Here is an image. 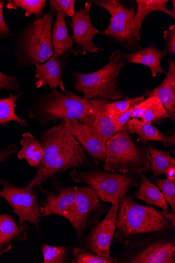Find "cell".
<instances>
[{"label":"cell","mask_w":175,"mask_h":263,"mask_svg":"<svg viewBox=\"0 0 175 263\" xmlns=\"http://www.w3.org/2000/svg\"><path fill=\"white\" fill-rule=\"evenodd\" d=\"M73 137L85 151L97 163H105L106 157V143L92 135L87 126L77 119L66 118L63 120Z\"/></svg>","instance_id":"14"},{"label":"cell","mask_w":175,"mask_h":263,"mask_svg":"<svg viewBox=\"0 0 175 263\" xmlns=\"http://www.w3.org/2000/svg\"><path fill=\"white\" fill-rule=\"evenodd\" d=\"M135 98H127L124 100L110 102L106 100L104 105V109L106 114L111 118L120 115L127 111L130 108L131 103L134 101Z\"/></svg>","instance_id":"33"},{"label":"cell","mask_w":175,"mask_h":263,"mask_svg":"<svg viewBox=\"0 0 175 263\" xmlns=\"http://www.w3.org/2000/svg\"><path fill=\"white\" fill-rule=\"evenodd\" d=\"M134 197L162 209L163 211L161 212V213L165 214L171 213L159 188L144 176H141L140 187L134 195Z\"/></svg>","instance_id":"25"},{"label":"cell","mask_w":175,"mask_h":263,"mask_svg":"<svg viewBox=\"0 0 175 263\" xmlns=\"http://www.w3.org/2000/svg\"><path fill=\"white\" fill-rule=\"evenodd\" d=\"M20 144L22 148L17 153L18 159H26L31 167L38 169L44 155L41 142L31 134L25 133L22 135Z\"/></svg>","instance_id":"24"},{"label":"cell","mask_w":175,"mask_h":263,"mask_svg":"<svg viewBox=\"0 0 175 263\" xmlns=\"http://www.w3.org/2000/svg\"><path fill=\"white\" fill-rule=\"evenodd\" d=\"M169 69L166 76L157 88L152 90L146 89L144 97L155 98L163 105L171 119L172 124L175 121V62L168 60Z\"/></svg>","instance_id":"17"},{"label":"cell","mask_w":175,"mask_h":263,"mask_svg":"<svg viewBox=\"0 0 175 263\" xmlns=\"http://www.w3.org/2000/svg\"><path fill=\"white\" fill-rule=\"evenodd\" d=\"M0 90L15 93H21L22 90L17 79L15 77L7 76L0 71Z\"/></svg>","instance_id":"36"},{"label":"cell","mask_w":175,"mask_h":263,"mask_svg":"<svg viewBox=\"0 0 175 263\" xmlns=\"http://www.w3.org/2000/svg\"><path fill=\"white\" fill-rule=\"evenodd\" d=\"M119 205H112L106 218L93 228L87 239L86 247L95 254L112 257L110 248L116 229Z\"/></svg>","instance_id":"11"},{"label":"cell","mask_w":175,"mask_h":263,"mask_svg":"<svg viewBox=\"0 0 175 263\" xmlns=\"http://www.w3.org/2000/svg\"><path fill=\"white\" fill-rule=\"evenodd\" d=\"M125 54L120 51L111 54L109 63L94 72L85 74L72 71L75 89L91 100L123 99L125 96L118 88V78L123 66L127 63Z\"/></svg>","instance_id":"4"},{"label":"cell","mask_w":175,"mask_h":263,"mask_svg":"<svg viewBox=\"0 0 175 263\" xmlns=\"http://www.w3.org/2000/svg\"><path fill=\"white\" fill-rule=\"evenodd\" d=\"M147 149L150 156V168L155 176L165 175L168 170L175 166V159L170 156L169 152L158 149L151 145Z\"/></svg>","instance_id":"27"},{"label":"cell","mask_w":175,"mask_h":263,"mask_svg":"<svg viewBox=\"0 0 175 263\" xmlns=\"http://www.w3.org/2000/svg\"><path fill=\"white\" fill-rule=\"evenodd\" d=\"M172 7H173V12L175 14V1L174 0H173V1H172Z\"/></svg>","instance_id":"42"},{"label":"cell","mask_w":175,"mask_h":263,"mask_svg":"<svg viewBox=\"0 0 175 263\" xmlns=\"http://www.w3.org/2000/svg\"><path fill=\"white\" fill-rule=\"evenodd\" d=\"M69 174L71 180L87 183L98 198L112 205L119 203L120 200L126 195L134 180L129 175L96 170L80 172L73 168Z\"/></svg>","instance_id":"7"},{"label":"cell","mask_w":175,"mask_h":263,"mask_svg":"<svg viewBox=\"0 0 175 263\" xmlns=\"http://www.w3.org/2000/svg\"><path fill=\"white\" fill-rule=\"evenodd\" d=\"M50 11L59 13L65 17H72L75 14L74 0H49Z\"/></svg>","instance_id":"32"},{"label":"cell","mask_w":175,"mask_h":263,"mask_svg":"<svg viewBox=\"0 0 175 263\" xmlns=\"http://www.w3.org/2000/svg\"><path fill=\"white\" fill-rule=\"evenodd\" d=\"M167 118H170V116L159 100L155 98L144 112L141 121L149 125L153 122L159 124Z\"/></svg>","instance_id":"29"},{"label":"cell","mask_w":175,"mask_h":263,"mask_svg":"<svg viewBox=\"0 0 175 263\" xmlns=\"http://www.w3.org/2000/svg\"><path fill=\"white\" fill-rule=\"evenodd\" d=\"M163 37L165 40L166 47L163 51L166 55L175 54V26L171 25L168 30L164 32Z\"/></svg>","instance_id":"37"},{"label":"cell","mask_w":175,"mask_h":263,"mask_svg":"<svg viewBox=\"0 0 175 263\" xmlns=\"http://www.w3.org/2000/svg\"><path fill=\"white\" fill-rule=\"evenodd\" d=\"M28 229L29 227L25 223L18 227L10 215L0 214V256L12 249L14 241H26L28 237L26 231Z\"/></svg>","instance_id":"19"},{"label":"cell","mask_w":175,"mask_h":263,"mask_svg":"<svg viewBox=\"0 0 175 263\" xmlns=\"http://www.w3.org/2000/svg\"><path fill=\"white\" fill-rule=\"evenodd\" d=\"M137 9L132 23L131 29L137 41L140 42V30L142 23L145 17L154 11H160L166 13L173 19L175 14L166 7L168 0H136Z\"/></svg>","instance_id":"20"},{"label":"cell","mask_w":175,"mask_h":263,"mask_svg":"<svg viewBox=\"0 0 175 263\" xmlns=\"http://www.w3.org/2000/svg\"><path fill=\"white\" fill-rule=\"evenodd\" d=\"M55 13L49 11L18 31L13 46L18 68L43 64L54 54L52 30Z\"/></svg>","instance_id":"2"},{"label":"cell","mask_w":175,"mask_h":263,"mask_svg":"<svg viewBox=\"0 0 175 263\" xmlns=\"http://www.w3.org/2000/svg\"><path fill=\"white\" fill-rule=\"evenodd\" d=\"M107 100H91L95 110L81 121L90 132L100 141L106 143L112 136L119 132L112 119L106 114L104 105Z\"/></svg>","instance_id":"15"},{"label":"cell","mask_w":175,"mask_h":263,"mask_svg":"<svg viewBox=\"0 0 175 263\" xmlns=\"http://www.w3.org/2000/svg\"><path fill=\"white\" fill-rule=\"evenodd\" d=\"M76 210L71 223L75 231L81 236L85 230L89 213L100 205L99 198L89 186L77 187Z\"/></svg>","instance_id":"16"},{"label":"cell","mask_w":175,"mask_h":263,"mask_svg":"<svg viewBox=\"0 0 175 263\" xmlns=\"http://www.w3.org/2000/svg\"><path fill=\"white\" fill-rule=\"evenodd\" d=\"M90 100L72 91L60 92L56 88L33 97L29 117L42 126L66 118L81 121L94 112Z\"/></svg>","instance_id":"3"},{"label":"cell","mask_w":175,"mask_h":263,"mask_svg":"<svg viewBox=\"0 0 175 263\" xmlns=\"http://www.w3.org/2000/svg\"><path fill=\"white\" fill-rule=\"evenodd\" d=\"M144 99L145 97L144 96L136 98L135 101L131 103L129 109L127 111L111 118L115 127L119 132L121 130L129 121L135 107L138 104L143 101L145 100Z\"/></svg>","instance_id":"35"},{"label":"cell","mask_w":175,"mask_h":263,"mask_svg":"<svg viewBox=\"0 0 175 263\" xmlns=\"http://www.w3.org/2000/svg\"><path fill=\"white\" fill-rule=\"evenodd\" d=\"M132 263H174V243L160 241L149 246L133 257Z\"/></svg>","instance_id":"18"},{"label":"cell","mask_w":175,"mask_h":263,"mask_svg":"<svg viewBox=\"0 0 175 263\" xmlns=\"http://www.w3.org/2000/svg\"><path fill=\"white\" fill-rule=\"evenodd\" d=\"M46 5V0H9L6 8L9 10L23 9L26 11V17L35 15L36 19H40L44 15Z\"/></svg>","instance_id":"28"},{"label":"cell","mask_w":175,"mask_h":263,"mask_svg":"<svg viewBox=\"0 0 175 263\" xmlns=\"http://www.w3.org/2000/svg\"><path fill=\"white\" fill-rule=\"evenodd\" d=\"M104 170L126 174H142L150 169V156L145 149L133 141L128 130L123 128L106 142Z\"/></svg>","instance_id":"6"},{"label":"cell","mask_w":175,"mask_h":263,"mask_svg":"<svg viewBox=\"0 0 175 263\" xmlns=\"http://www.w3.org/2000/svg\"><path fill=\"white\" fill-rule=\"evenodd\" d=\"M91 2L107 10L111 16L110 25L100 34L129 50L137 52L141 50L140 42L137 41L131 29L136 12L134 8L128 9L118 0H96Z\"/></svg>","instance_id":"8"},{"label":"cell","mask_w":175,"mask_h":263,"mask_svg":"<svg viewBox=\"0 0 175 263\" xmlns=\"http://www.w3.org/2000/svg\"><path fill=\"white\" fill-rule=\"evenodd\" d=\"M40 137L43 157L29 187L34 189L56 174L84 165L87 161L85 150L64 121L41 132Z\"/></svg>","instance_id":"1"},{"label":"cell","mask_w":175,"mask_h":263,"mask_svg":"<svg viewBox=\"0 0 175 263\" xmlns=\"http://www.w3.org/2000/svg\"><path fill=\"white\" fill-rule=\"evenodd\" d=\"M124 128L128 130L130 133L138 135L139 140L144 142L157 141L162 142L167 147L174 146V135L165 136L152 125L144 123L138 118L129 119Z\"/></svg>","instance_id":"21"},{"label":"cell","mask_w":175,"mask_h":263,"mask_svg":"<svg viewBox=\"0 0 175 263\" xmlns=\"http://www.w3.org/2000/svg\"><path fill=\"white\" fill-rule=\"evenodd\" d=\"M165 175L167 177V179L175 181V166H172L168 170Z\"/></svg>","instance_id":"41"},{"label":"cell","mask_w":175,"mask_h":263,"mask_svg":"<svg viewBox=\"0 0 175 263\" xmlns=\"http://www.w3.org/2000/svg\"><path fill=\"white\" fill-rule=\"evenodd\" d=\"M4 0H0V39L7 40L14 37L15 35L12 33L6 22L4 14Z\"/></svg>","instance_id":"38"},{"label":"cell","mask_w":175,"mask_h":263,"mask_svg":"<svg viewBox=\"0 0 175 263\" xmlns=\"http://www.w3.org/2000/svg\"><path fill=\"white\" fill-rule=\"evenodd\" d=\"M3 189L0 190V197L5 199L18 218V226L28 222L38 230L41 216L38 198L33 188L20 186L0 178Z\"/></svg>","instance_id":"9"},{"label":"cell","mask_w":175,"mask_h":263,"mask_svg":"<svg viewBox=\"0 0 175 263\" xmlns=\"http://www.w3.org/2000/svg\"><path fill=\"white\" fill-rule=\"evenodd\" d=\"M68 249L65 247H53L43 244L42 251L44 263L64 262Z\"/></svg>","instance_id":"31"},{"label":"cell","mask_w":175,"mask_h":263,"mask_svg":"<svg viewBox=\"0 0 175 263\" xmlns=\"http://www.w3.org/2000/svg\"><path fill=\"white\" fill-rule=\"evenodd\" d=\"M91 5L86 3L84 8L75 12L71 17L70 26L73 31V45L72 52L74 56L80 54L85 55L87 52L98 53L99 51H104L102 48L97 47L93 43L95 35L101 31L92 25L90 17Z\"/></svg>","instance_id":"10"},{"label":"cell","mask_w":175,"mask_h":263,"mask_svg":"<svg viewBox=\"0 0 175 263\" xmlns=\"http://www.w3.org/2000/svg\"><path fill=\"white\" fill-rule=\"evenodd\" d=\"M166 55L163 51L158 50L156 47L149 46L145 49L126 54L125 58L127 63L140 64L148 66L151 70L152 78H155L157 73H167L161 66V60Z\"/></svg>","instance_id":"22"},{"label":"cell","mask_w":175,"mask_h":263,"mask_svg":"<svg viewBox=\"0 0 175 263\" xmlns=\"http://www.w3.org/2000/svg\"><path fill=\"white\" fill-rule=\"evenodd\" d=\"M74 258L72 263H113L117 260L112 257L106 258L97 254H93L84 250L76 248L73 251Z\"/></svg>","instance_id":"30"},{"label":"cell","mask_w":175,"mask_h":263,"mask_svg":"<svg viewBox=\"0 0 175 263\" xmlns=\"http://www.w3.org/2000/svg\"><path fill=\"white\" fill-rule=\"evenodd\" d=\"M23 93L13 95L10 93L7 98L0 99V127H6L10 122H15L22 127H28V123L25 119L19 117L15 112V102Z\"/></svg>","instance_id":"26"},{"label":"cell","mask_w":175,"mask_h":263,"mask_svg":"<svg viewBox=\"0 0 175 263\" xmlns=\"http://www.w3.org/2000/svg\"><path fill=\"white\" fill-rule=\"evenodd\" d=\"M54 25L52 30L53 57L69 55L72 52L73 43L66 27L65 18L56 13Z\"/></svg>","instance_id":"23"},{"label":"cell","mask_w":175,"mask_h":263,"mask_svg":"<svg viewBox=\"0 0 175 263\" xmlns=\"http://www.w3.org/2000/svg\"><path fill=\"white\" fill-rule=\"evenodd\" d=\"M174 227L155 208L141 205L130 197L119 202L115 237L125 239L141 233L160 232Z\"/></svg>","instance_id":"5"},{"label":"cell","mask_w":175,"mask_h":263,"mask_svg":"<svg viewBox=\"0 0 175 263\" xmlns=\"http://www.w3.org/2000/svg\"><path fill=\"white\" fill-rule=\"evenodd\" d=\"M77 186L60 188L57 194L53 192L45 193V202L43 206L40 208L41 217L59 215L71 224L77 207Z\"/></svg>","instance_id":"12"},{"label":"cell","mask_w":175,"mask_h":263,"mask_svg":"<svg viewBox=\"0 0 175 263\" xmlns=\"http://www.w3.org/2000/svg\"><path fill=\"white\" fill-rule=\"evenodd\" d=\"M17 147L15 144H12L4 151H0V163L5 161L11 156L17 152Z\"/></svg>","instance_id":"40"},{"label":"cell","mask_w":175,"mask_h":263,"mask_svg":"<svg viewBox=\"0 0 175 263\" xmlns=\"http://www.w3.org/2000/svg\"><path fill=\"white\" fill-rule=\"evenodd\" d=\"M155 99L149 97L138 104L134 108L131 118L141 119L145 111L154 102Z\"/></svg>","instance_id":"39"},{"label":"cell","mask_w":175,"mask_h":263,"mask_svg":"<svg viewBox=\"0 0 175 263\" xmlns=\"http://www.w3.org/2000/svg\"><path fill=\"white\" fill-rule=\"evenodd\" d=\"M68 56H53L45 63L35 65V77L37 79L35 84L36 88L48 86L51 89L60 87L63 92L67 91L63 78L64 71L70 61L67 60Z\"/></svg>","instance_id":"13"},{"label":"cell","mask_w":175,"mask_h":263,"mask_svg":"<svg viewBox=\"0 0 175 263\" xmlns=\"http://www.w3.org/2000/svg\"><path fill=\"white\" fill-rule=\"evenodd\" d=\"M155 182L161 190L165 200L170 204L172 213L175 212V181L168 179H156Z\"/></svg>","instance_id":"34"}]
</instances>
